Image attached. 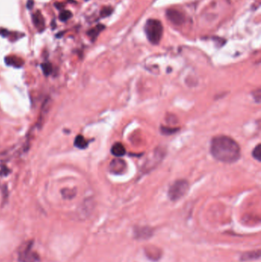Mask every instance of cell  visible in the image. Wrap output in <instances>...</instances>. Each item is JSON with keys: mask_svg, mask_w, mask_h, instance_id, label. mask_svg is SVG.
I'll use <instances>...</instances> for the list:
<instances>
[{"mask_svg": "<svg viewBox=\"0 0 261 262\" xmlns=\"http://www.w3.org/2000/svg\"><path fill=\"white\" fill-rule=\"evenodd\" d=\"M211 153L214 158L218 161L231 163L239 160L241 148L238 143L232 138L219 136L212 139Z\"/></svg>", "mask_w": 261, "mask_h": 262, "instance_id": "6da1fadb", "label": "cell"}, {"mask_svg": "<svg viewBox=\"0 0 261 262\" xmlns=\"http://www.w3.org/2000/svg\"><path fill=\"white\" fill-rule=\"evenodd\" d=\"M144 29L149 42L153 44H159L163 33V27L161 22L155 19H149L145 25Z\"/></svg>", "mask_w": 261, "mask_h": 262, "instance_id": "7a4b0ae2", "label": "cell"}, {"mask_svg": "<svg viewBox=\"0 0 261 262\" xmlns=\"http://www.w3.org/2000/svg\"><path fill=\"white\" fill-rule=\"evenodd\" d=\"M188 188H189V184L185 179H179V180L175 181L168 189V198L171 201H177L186 194Z\"/></svg>", "mask_w": 261, "mask_h": 262, "instance_id": "3957f363", "label": "cell"}, {"mask_svg": "<svg viewBox=\"0 0 261 262\" xmlns=\"http://www.w3.org/2000/svg\"><path fill=\"white\" fill-rule=\"evenodd\" d=\"M32 242H26L19 251V260L20 262H38V255L33 251Z\"/></svg>", "mask_w": 261, "mask_h": 262, "instance_id": "277c9868", "label": "cell"}, {"mask_svg": "<svg viewBox=\"0 0 261 262\" xmlns=\"http://www.w3.org/2000/svg\"><path fill=\"white\" fill-rule=\"evenodd\" d=\"M168 20L175 25H181L185 20L183 14L175 9H168L166 12Z\"/></svg>", "mask_w": 261, "mask_h": 262, "instance_id": "5b68a950", "label": "cell"}, {"mask_svg": "<svg viewBox=\"0 0 261 262\" xmlns=\"http://www.w3.org/2000/svg\"><path fill=\"white\" fill-rule=\"evenodd\" d=\"M126 163L122 160H114L110 164V171L114 174H120L125 170Z\"/></svg>", "mask_w": 261, "mask_h": 262, "instance_id": "8992f818", "label": "cell"}, {"mask_svg": "<svg viewBox=\"0 0 261 262\" xmlns=\"http://www.w3.org/2000/svg\"><path fill=\"white\" fill-rule=\"evenodd\" d=\"M32 21L35 26L39 31H42L44 28V19L40 11H37L32 15Z\"/></svg>", "mask_w": 261, "mask_h": 262, "instance_id": "52a82bcc", "label": "cell"}, {"mask_svg": "<svg viewBox=\"0 0 261 262\" xmlns=\"http://www.w3.org/2000/svg\"><path fill=\"white\" fill-rule=\"evenodd\" d=\"M5 63L8 65L15 67V68H20L24 65V61L21 58H19L15 55H11L5 58Z\"/></svg>", "mask_w": 261, "mask_h": 262, "instance_id": "ba28073f", "label": "cell"}, {"mask_svg": "<svg viewBox=\"0 0 261 262\" xmlns=\"http://www.w3.org/2000/svg\"><path fill=\"white\" fill-rule=\"evenodd\" d=\"M111 153L113 155L117 157H123V155H125L126 153V150L125 147L123 146V145L120 143H117L112 146L111 148Z\"/></svg>", "mask_w": 261, "mask_h": 262, "instance_id": "9c48e42d", "label": "cell"}, {"mask_svg": "<svg viewBox=\"0 0 261 262\" xmlns=\"http://www.w3.org/2000/svg\"><path fill=\"white\" fill-rule=\"evenodd\" d=\"M104 28H105V26H103V25L101 24L97 25V26H95L94 28H93V29H91L90 30L88 31L87 35H88L92 40H95L96 38H97V36H98V35L102 31L104 30Z\"/></svg>", "mask_w": 261, "mask_h": 262, "instance_id": "30bf717a", "label": "cell"}, {"mask_svg": "<svg viewBox=\"0 0 261 262\" xmlns=\"http://www.w3.org/2000/svg\"><path fill=\"white\" fill-rule=\"evenodd\" d=\"M74 145L77 148L83 150V149L87 147V146H88V142L86 141V139L82 135H78L74 140Z\"/></svg>", "mask_w": 261, "mask_h": 262, "instance_id": "8fae6325", "label": "cell"}, {"mask_svg": "<svg viewBox=\"0 0 261 262\" xmlns=\"http://www.w3.org/2000/svg\"><path fill=\"white\" fill-rule=\"evenodd\" d=\"M49 104V101L48 100H46V101L44 102V105H43L42 109H41V114H40V117H39V121H40V123H41V124L42 123V120L43 119H44V117H45L46 114H47V111H48V108L47 107V105Z\"/></svg>", "mask_w": 261, "mask_h": 262, "instance_id": "7c38bea8", "label": "cell"}, {"mask_svg": "<svg viewBox=\"0 0 261 262\" xmlns=\"http://www.w3.org/2000/svg\"><path fill=\"white\" fill-rule=\"evenodd\" d=\"M253 156L257 161H261V145L258 144L253 151Z\"/></svg>", "mask_w": 261, "mask_h": 262, "instance_id": "4fadbf2b", "label": "cell"}, {"mask_svg": "<svg viewBox=\"0 0 261 262\" xmlns=\"http://www.w3.org/2000/svg\"><path fill=\"white\" fill-rule=\"evenodd\" d=\"M71 16H72V13H71L70 11L65 10V11H62V12L60 13L59 19L61 21L65 22V21L68 20V19H69L71 17Z\"/></svg>", "mask_w": 261, "mask_h": 262, "instance_id": "5bb4252c", "label": "cell"}, {"mask_svg": "<svg viewBox=\"0 0 261 262\" xmlns=\"http://www.w3.org/2000/svg\"><path fill=\"white\" fill-rule=\"evenodd\" d=\"M113 12V9L111 7H104V9H102L101 12H100V15L102 17H107L108 15H110V14Z\"/></svg>", "mask_w": 261, "mask_h": 262, "instance_id": "9a60e30c", "label": "cell"}, {"mask_svg": "<svg viewBox=\"0 0 261 262\" xmlns=\"http://www.w3.org/2000/svg\"><path fill=\"white\" fill-rule=\"evenodd\" d=\"M41 66H42L43 72H44V73L46 75H49V74L51 73V70H52V68H51V64H49V63L43 64V65H41Z\"/></svg>", "mask_w": 261, "mask_h": 262, "instance_id": "2e32d148", "label": "cell"}, {"mask_svg": "<svg viewBox=\"0 0 261 262\" xmlns=\"http://www.w3.org/2000/svg\"><path fill=\"white\" fill-rule=\"evenodd\" d=\"M11 32H9V31L4 29H0V35H2L3 37H9Z\"/></svg>", "mask_w": 261, "mask_h": 262, "instance_id": "e0dca14e", "label": "cell"}, {"mask_svg": "<svg viewBox=\"0 0 261 262\" xmlns=\"http://www.w3.org/2000/svg\"><path fill=\"white\" fill-rule=\"evenodd\" d=\"M33 5H34V0H28L26 6L28 9H32Z\"/></svg>", "mask_w": 261, "mask_h": 262, "instance_id": "ac0fdd59", "label": "cell"}]
</instances>
